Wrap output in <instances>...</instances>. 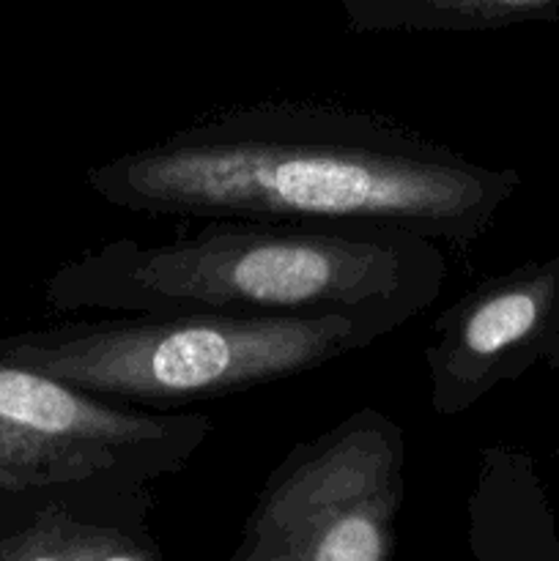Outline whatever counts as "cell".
Masks as SVG:
<instances>
[{
	"label": "cell",
	"instance_id": "6",
	"mask_svg": "<svg viewBox=\"0 0 559 561\" xmlns=\"http://www.w3.org/2000/svg\"><path fill=\"white\" fill-rule=\"evenodd\" d=\"M433 414L458 416L535 367L559 370V255L475 285L431 323L422 351Z\"/></svg>",
	"mask_w": 559,
	"mask_h": 561
},
{
	"label": "cell",
	"instance_id": "4",
	"mask_svg": "<svg viewBox=\"0 0 559 561\" xmlns=\"http://www.w3.org/2000/svg\"><path fill=\"white\" fill-rule=\"evenodd\" d=\"M403 493V431L356 409L285 453L228 561H395Z\"/></svg>",
	"mask_w": 559,
	"mask_h": 561
},
{
	"label": "cell",
	"instance_id": "9",
	"mask_svg": "<svg viewBox=\"0 0 559 561\" xmlns=\"http://www.w3.org/2000/svg\"><path fill=\"white\" fill-rule=\"evenodd\" d=\"M354 33H482L551 22L559 0H340Z\"/></svg>",
	"mask_w": 559,
	"mask_h": 561
},
{
	"label": "cell",
	"instance_id": "3",
	"mask_svg": "<svg viewBox=\"0 0 559 561\" xmlns=\"http://www.w3.org/2000/svg\"><path fill=\"white\" fill-rule=\"evenodd\" d=\"M387 334V323L351 316H115L0 343V359L93 398L164 411L312 373Z\"/></svg>",
	"mask_w": 559,
	"mask_h": 561
},
{
	"label": "cell",
	"instance_id": "8",
	"mask_svg": "<svg viewBox=\"0 0 559 561\" xmlns=\"http://www.w3.org/2000/svg\"><path fill=\"white\" fill-rule=\"evenodd\" d=\"M466 510L475 561H559L551 502L526 449H482Z\"/></svg>",
	"mask_w": 559,
	"mask_h": 561
},
{
	"label": "cell",
	"instance_id": "2",
	"mask_svg": "<svg viewBox=\"0 0 559 561\" xmlns=\"http://www.w3.org/2000/svg\"><path fill=\"white\" fill-rule=\"evenodd\" d=\"M444 279L442 247L406 230L208 219L168 244L107 241L66 263L47 296L110 316H351L395 332L433 307Z\"/></svg>",
	"mask_w": 559,
	"mask_h": 561
},
{
	"label": "cell",
	"instance_id": "1",
	"mask_svg": "<svg viewBox=\"0 0 559 561\" xmlns=\"http://www.w3.org/2000/svg\"><path fill=\"white\" fill-rule=\"evenodd\" d=\"M85 181L132 214L406 230L469 247L518 192L521 173L471 162L370 110L266 99L93 164Z\"/></svg>",
	"mask_w": 559,
	"mask_h": 561
},
{
	"label": "cell",
	"instance_id": "7",
	"mask_svg": "<svg viewBox=\"0 0 559 561\" xmlns=\"http://www.w3.org/2000/svg\"><path fill=\"white\" fill-rule=\"evenodd\" d=\"M0 561H162L148 482L129 477L31 488Z\"/></svg>",
	"mask_w": 559,
	"mask_h": 561
},
{
	"label": "cell",
	"instance_id": "5",
	"mask_svg": "<svg viewBox=\"0 0 559 561\" xmlns=\"http://www.w3.org/2000/svg\"><path fill=\"white\" fill-rule=\"evenodd\" d=\"M212 427L206 414L113 403L0 359V488L9 493L96 477L151 485L186 469Z\"/></svg>",
	"mask_w": 559,
	"mask_h": 561
}]
</instances>
